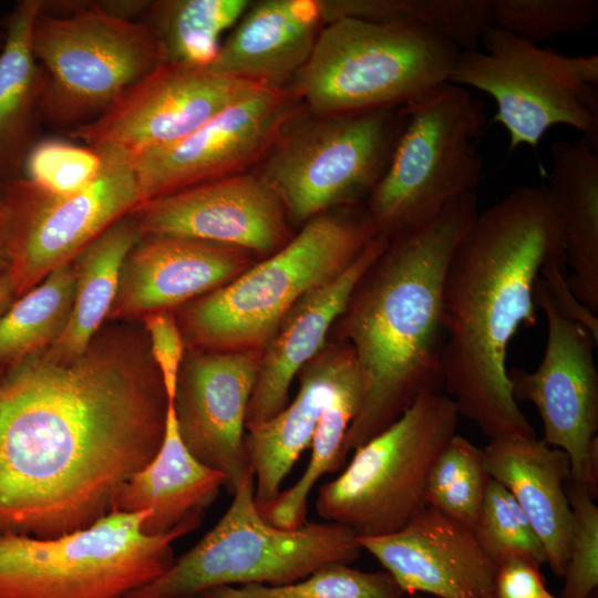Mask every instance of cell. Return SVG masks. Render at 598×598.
Instances as JSON below:
<instances>
[{"label":"cell","mask_w":598,"mask_h":598,"mask_svg":"<svg viewBox=\"0 0 598 598\" xmlns=\"http://www.w3.org/2000/svg\"><path fill=\"white\" fill-rule=\"evenodd\" d=\"M158 372L111 347L69 361L44 351L0 375V534L53 538L112 509L161 447Z\"/></svg>","instance_id":"obj_1"},{"label":"cell","mask_w":598,"mask_h":598,"mask_svg":"<svg viewBox=\"0 0 598 598\" xmlns=\"http://www.w3.org/2000/svg\"><path fill=\"white\" fill-rule=\"evenodd\" d=\"M555 261L566 257L546 186L516 187L478 212L448 261L443 390L489 440L536 436L513 398L506 360L517 330L536 323V282Z\"/></svg>","instance_id":"obj_2"},{"label":"cell","mask_w":598,"mask_h":598,"mask_svg":"<svg viewBox=\"0 0 598 598\" xmlns=\"http://www.w3.org/2000/svg\"><path fill=\"white\" fill-rule=\"evenodd\" d=\"M477 214L476 192L458 197L425 225L391 239L357 285L341 317L362 399L343 442L342 463L420 395L442 393L444 277Z\"/></svg>","instance_id":"obj_3"},{"label":"cell","mask_w":598,"mask_h":598,"mask_svg":"<svg viewBox=\"0 0 598 598\" xmlns=\"http://www.w3.org/2000/svg\"><path fill=\"white\" fill-rule=\"evenodd\" d=\"M375 236L368 213L320 214L278 251L194 300L187 338L208 351H262L291 308L349 267Z\"/></svg>","instance_id":"obj_4"},{"label":"cell","mask_w":598,"mask_h":598,"mask_svg":"<svg viewBox=\"0 0 598 598\" xmlns=\"http://www.w3.org/2000/svg\"><path fill=\"white\" fill-rule=\"evenodd\" d=\"M460 52L416 22L342 18L320 30L292 92L317 116L400 107L448 82Z\"/></svg>","instance_id":"obj_5"},{"label":"cell","mask_w":598,"mask_h":598,"mask_svg":"<svg viewBox=\"0 0 598 598\" xmlns=\"http://www.w3.org/2000/svg\"><path fill=\"white\" fill-rule=\"evenodd\" d=\"M150 509L111 511L53 538L0 534V598H127L175 561L172 544L200 519L150 535Z\"/></svg>","instance_id":"obj_6"},{"label":"cell","mask_w":598,"mask_h":598,"mask_svg":"<svg viewBox=\"0 0 598 598\" xmlns=\"http://www.w3.org/2000/svg\"><path fill=\"white\" fill-rule=\"evenodd\" d=\"M402 107L406 122L368 206L375 235L389 240L475 192L484 166L474 141L486 117L466 87L445 82Z\"/></svg>","instance_id":"obj_7"},{"label":"cell","mask_w":598,"mask_h":598,"mask_svg":"<svg viewBox=\"0 0 598 598\" xmlns=\"http://www.w3.org/2000/svg\"><path fill=\"white\" fill-rule=\"evenodd\" d=\"M254 477L241 483L218 523L157 579L127 598H186L218 586H282L323 564H351L362 551L359 536L333 522L298 528L270 525L259 513Z\"/></svg>","instance_id":"obj_8"},{"label":"cell","mask_w":598,"mask_h":598,"mask_svg":"<svg viewBox=\"0 0 598 598\" xmlns=\"http://www.w3.org/2000/svg\"><path fill=\"white\" fill-rule=\"evenodd\" d=\"M31 42L45 75L42 123L64 134L97 120L127 89L167 63L147 24L94 11L61 17L40 11Z\"/></svg>","instance_id":"obj_9"},{"label":"cell","mask_w":598,"mask_h":598,"mask_svg":"<svg viewBox=\"0 0 598 598\" xmlns=\"http://www.w3.org/2000/svg\"><path fill=\"white\" fill-rule=\"evenodd\" d=\"M484 50L461 51L448 82L488 94L493 121L509 134V151L536 147L555 125H567L592 146L598 141V55L568 56L491 27Z\"/></svg>","instance_id":"obj_10"},{"label":"cell","mask_w":598,"mask_h":598,"mask_svg":"<svg viewBox=\"0 0 598 598\" xmlns=\"http://www.w3.org/2000/svg\"><path fill=\"white\" fill-rule=\"evenodd\" d=\"M458 412L443 393L420 395L391 425L358 446L318 492L316 511L359 537L392 534L425 506L429 471L456 434Z\"/></svg>","instance_id":"obj_11"},{"label":"cell","mask_w":598,"mask_h":598,"mask_svg":"<svg viewBox=\"0 0 598 598\" xmlns=\"http://www.w3.org/2000/svg\"><path fill=\"white\" fill-rule=\"evenodd\" d=\"M293 121L268 152L260 175L281 198L288 218L307 223L372 193L406 115L400 106Z\"/></svg>","instance_id":"obj_12"},{"label":"cell","mask_w":598,"mask_h":598,"mask_svg":"<svg viewBox=\"0 0 598 598\" xmlns=\"http://www.w3.org/2000/svg\"><path fill=\"white\" fill-rule=\"evenodd\" d=\"M100 153L104 159L101 174L73 194H48L22 176L0 185L10 217L8 274L17 298L53 270L71 264L102 233L141 205L131 159Z\"/></svg>","instance_id":"obj_13"},{"label":"cell","mask_w":598,"mask_h":598,"mask_svg":"<svg viewBox=\"0 0 598 598\" xmlns=\"http://www.w3.org/2000/svg\"><path fill=\"white\" fill-rule=\"evenodd\" d=\"M536 302L547 321V343L533 372L507 369L514 400L532 402L544 425L543 441L564 451L570 477L598 493V373L594 341L581 324L563 317L539 276Z\"/></svg>","instance_id":"obj_14"},{"label":"cell","mask_w":598,"mask_h":598,"mask_svg":"<svg viewBox=\"0 0 598 598\" xmlns=\"http://www.w3.org/2000/svg\"><path fill=\"white\" fill-rule=\"evenodd\" d=\"M298 111L293 92L260 85L185 137L132 158L141 205L239 174L268 154Z\"/></svg>","instance_id":"obj_15"},{"label":"cell","mask_w":598,"mask_h":598,"mask_svg":"<svg viewBox=\"0 0 598 598\" xmlns=\"http://www.w3.org/2000/svg\"><path fill=\"white\" fill-rule=\"evenodd\" d=\"M260 85L209 65L167 62L127 89L97 120L68 136L132 159L185 137Z\"/></svg>","instance_id":"obj_16"},{"label":"cell","mask_w":598,"mask_h":598,"mask_svg":"<svg viewBox=\"0 0 598 598\" xmlns=\"http://www.w3.org/2000/svg\"><path fill=\"white\" fill-rule=\"evenodd\" d=\"M143 236H172L271 255L289 237L288 215L259 174H235L140 205L132 213Z\"/></svg>","instance_id":"obj_17"},{"label":"cell","mask_w":598,"mask_h":598,"mask_svg":"<svg viewBox=\"0 0 598 598\" xmlns=\"http://www.w3.org/2000/svg\"><path fill=\"white\" fill-rule=\"evenodd\" d=\"M262 351H208L181 367L173 402L188 451L220 472L233 495L254 474L244 439Z\"/></svg>","instance_id":"obj_18"},{"label":"cell","mask_w":598,"mask_h":598,"mask_svg":"<svg viewBox=\"0 0 598 598\" xmlns=\"http://www.w3.org/2000/svg\"><path fill=\"white\" fill-rule=\"evenodd\" d=\"M404 594L436 598H494L497 566L473 532L425 506L400 530L359 537Z\"/></svg>","instance_id":"obj_19"},{"label":"cell","mask_w":598,"mask_h":598,"mask_svg":"<svg viewBox=\"0 0 598 598\" xmlns=\"http://www.w3.org/2000/svg\"><path fill=\"white\" fill-rule=\"evenodd\" d=\"M254 265L247 250L204 240L143 236L126 257L113 316L168 310L224 286Z\"/></svg>","instance_id":"obj_20"},{"label":"cell","mask_w":598,"mask_h":598,"mask_svg":"<svg viewBox=\"0 0 598 598\" xmlns=\"http://www.w3.org/2000/svg\"><path fill=\"white\" fill-rule=\"evenodd\" d=\"M389 243L375 235L349 267L303 296L286 315L262 350L246 430L268 421L288 405L293 379L323 350L330 328L343 315L357 285Z\"/></svg>","instance_id":"obj_21"},{"label":"cell","mask_w":598,"mask_h":598,"mask_svg":"<svg viewBox=\"0 0 598 598\" xmlns=\"http://www.w3.org/2000/svg\"><path fill=\"white\" fill-rule=\"evenodd\" d=\"M358 364L344 342L322 350L299 372L295 399L274 417L247 430L244 445L254 474L257 508L274 501L302 452L311 446L321 413Z\"/></svg>","instance_id":"obj_22"},{"label":"cell","mask_w":598,"mask_h":598,"mask_svg":"<svg viewBox=\"0 0 598 598\" xmlns=\"http://www.w3.org/2000/svg\"><path fill=\"white\" fill-rule=\"evenodd\" d=\"M491 477L515 498L538 536L546 563L564 577L571 539L573 515L565 484L568 455L537 436L491 439L483 448Z\"/></svg>","instance_id":"obj_23"},{"label":"cell","mask_w":598,"mask_h":598,"mask_svg":"<svg viewBox=\"0 0 598 598\" xmlns=\"http://www.w3.org/2000/svg\"><path fill=\"white\" fill-rule=\"evenodd\" d=\"M321 23L318 0L251 4L209 66L228 76L282 87L309 59Z\"/></svg>","instance_id":"obj_24"},{"label":"cell","mask_w":598,"mask_h":598,"mask_svg":"<svg viewBox=\"0 0 598 598\" xmlns=\"http://www.w3.org/2000/svg\"><path fill=\"white\" fill-rule=\"evenodd\" d=\"M223 486L225 476L199 462L184 444L174 405L168 402L159 450L118 488L111 511L150 509L143 530L164 534L186 520L202 519Z\"/></svg>","instance_id":"obj_25"},{"label":"cell","mask_w":598,"mask_h":598,"mask_svg":"<svg viewBox=\"0 0 598 598\" xmlns=\"http://www.w3.org/2000/svg\"><path fill=\"white\" fill-rule=\"evenodd\" d=\"M560 221L566 281L592 312L598 310V155L586 140L550 146L546 186Z\"/></svg>","instance_id":"obj_26"},{"label":"cell","mask_w":598,"mask_h":598,"mask_svg":"<svg viewBox=\"0 0 598 598\" xmlns=\"http://www.w3.org/2000/svg\"><path fill=\"white\" fill-rule=\"evenodd\" d=\"M42 0L18 1L4 19L0 52V185L22 176L40 140L45 75L32 51V29Z\"/></svg>","instance_id":"obj_27"},{"label":"cell","mask_w":598,"mask_h":598,"mask_svg":"<svg viewBox=\"0 0 598 598\" xmlns=\"http://www.w3.org/2000/svg\"><path fill=\"white\" fill-rule=\"evenodd\" d=\"M142 230L130 214L102 233L72 261L74 299L68 322L56 341L44 352L69 361L86 352L116 298L124 261L142 239Z\"/></svg>","instance_id":"obj_28"},{"label":"cell","mask_w":598,"mask_h":598,"mask_svg":"<svg viewBox=\"0 0 598 598\" xmlns=\"http://www.w3.org/2000/svg\"><path fill=\"white\" fill-rule=\"evenodd\" d=\"M247 0H155L137 21L161 41L167 62L208 66L218 55L223 33L249 8Z\"/></svg>","instance_id":"obj_29"},{"label":"cell","mask_w":598,"mask_h":598,"mask_svg":"<svg viewBox=\"0 0 598 598\" xmlns=\"http://www.w3.org/2000/svg\"><path fill=\"white\" fill-rule=\"evenodd\" d=\"M361 399L362 382L357 369L342 382L321 413L311 442L310 461L301 477L258 509L270 525L293 529L307 522V501L315 484L323 474L336 472L343 465V442L359 412Z\"/></svg>","instance_id":"obj_30"},{"label":"cell","mask_w":598,"mask_h":598,"mask_svg":"<svg viewBox=\"0 0 598 598\" xmlns=\"http://www.w3.org/2000/svg\"><path fill=\"white\" fill-rule=\"evenodd\" d=\"M73 262L49 274L0 317V367L49 349L62 333L74 299Z\"/></svg>","instance_id":"obj_31"},{"label":"cell","mask_w":598,"mask_h":598,"mask_svg":"<svg viewBox=\"0 0 598 598\" xmlns=\"http://www.w3.org/2000/svg\"><path fill=\"white\" fill-rule=\"evenodd\" d=\"M491 478L483 448L455 434L429 471L426 506L473 532Z\"/></svg>","instance_id":"obj_32"},{"label":"cell","mask_w":598,"mask_h":598,"mask_svg":"<svg viewBox=\"0 0 598 598\" xmlns=\"http://www.w3.org/2000/svg\"><path fill=\"white\" fill-rule=\"evenodd\" d=\"M473 535L498 566L512 557L546 563L544 547L513 495L497 481L488 482Z\"/></svg>","instance_id":"obj_33"},{"label":"cell","mask_w":598,"mask_h":598,"mask_svg":"<svg viewBox=\"0 0 598 598\" xmlns=\"http://www.w3.org/2000/svg\"><path fill=\"white\" fill-rule=\"evenodd\" d=\"M243 598H403L388 571L368 573L340 561L321 565L306 578L282 586L246 584Z\"/></svg>","instance_id":"obj_34"},{"label":"cell","mask_w":598,"mask_h":598,"mask_svg":"<svg viewBox=\"0 0 598 598\" xmlns=\"http://www.w3.org/2000/svg\"><path fill=\"white\" fill-rule=\"evenodd\" d=\"M597 17L598 0H493L494 25L535 45L577 33Z\"/></svg>","instance_id":"obj_35"},{"label":"cell","mask_w":598,"mask_h":598,"mask_svg":"<svg viewBox=\"0 0 598 598\" xmlns=\"http://www.w3.org/2000/svg\"><path fill=\"white\" fill-rule=\"evenodd\" d=\"M103 165L102 154L92 147L40 138L24 161L22 177L48 194L69 195L94 182Z\"/></svg>","instance_id":"obj_36"},{"label":"cell","mask_w":598,"mask_h":598,"mask_svg":"<svg viewBox=\"0 0 598 598\" xmlns=\"http://www.w3.org/2000/svg\"><path fill=\"white\" fill-rule=\"evenodd\" d=\"M573 524L561 598H588L598 587V507L587 486L567 481Z\"/></svg>","instance_id":"obj_37"},{"label":"cell","mask_w":598,"mask_h":598,"mask_svg":"<svg viewBox=\"0 0 598 598\" xmlns=\"http://www.w3.org/2000/svg\"><path fill=\"white\" fill-rule=\"evenodd\" d=\"M403 17L461 51L477 49L483 34L494 25L493 0H403Z\"/></svg>","instance_id":"obj_38"},{"label":"cell","mask_w":598,"mask_h":598,"mask_svg":"<svg viewBox=\"0 0 598 598\" xmlns=\"http://www.w3.org/2000/svg\"><path fill=\"white\" fill-rule=\"evenodd\" d=\"M143 321L167 400L173 403L184 355L182 331L168 310L145 315Z\"/></svg>","instance_id":"obj_39"},{"label":"cell","mask_w":598,"mask_h":598,"mask_svg":"<svg viewBox=\"0 0 598 598\" xmlns=\"http://www.w3.org/2000/svg\"><path fill=\"white\" fill-rule=\"evenodd\" d=\"M540 565L526 557H512L497 566L494 598H540L547 592Z\"/></svg>","instance_id":"obj_40"},{"label":"cell","mask_w":598,"mask_h":598,"mask_svg":"<svg viewBox=\"0 0 598 598\" xmlns=\"http://www.w3.org/2000/svg\"><path fill=\"white\" fill-rule=\"evenodd\" d=\"M564 265L558 261L550 262L540 271L549 299L563 317L585 327L597 343L598 319L570 290L563 272Z\"/></svg>","instance_id":"obj_41"},{"label":"cell","mask_w":598,"mask_h":598,"mask_svg":"<svg viewBox=\"0 0 598 598\" xmlns=\"http://www.w3.org/2000/svg\"><path fill=\"white\" fill-rule=\"evenodd\" d=\"M151 0H42L41 13L68 16L78 11H94L118 19L137 21Z\"/></svg>","instance_id":"obj_42"},{"label":"cell","mask_w":598,"mask_h":598,"mask_svg":"<svg viewBox=\"0 0 598 598\" xmlns=\"http://www.w3.org/2000/svg\"><path fill=\"white\" fill-rule=\"evenodd\" d=\"M10 243L11 234L9 210L0 189V275L8 272L10 268Z\"/></svg>","instance_id":"obj_43"},{"label":"cell","mask_w":598,"mask_h":598,"mask_svg":"<svg viewBox=\"0 0 598 598\" xmlns=\"http://www.w3.org/2000/svg\"><path fill=\"white\" fill-rule=\"evenodd\" d=\"M16 299L17 295L11 276L8 272L0 275V317Z\"/></svg>","instance_id":"obj_44"},{"label":"cell","mask_w":598,"mask_h":598,"mask_svg":"<svg viewBox=\"0 0 598 598\" xmlns=\"http://www.w3.org/2000/svg\"><path fill=\"white\" fill-rule=\"evenodd\" d=\"M198 598H243L239 589L231 586H218L197 595Z\"/></svg>","instance_id":"obj_45"},{"label":"cell","mask_w":598,"mask_h":598,"mask_svg":"<svg viewBox=\"0 0 598 598\" xmlns=\"http://www.w3.org/2000/svg\"><path fill=\"white\" fill-rule=\"evenodd\" d=\"M4 42H6V32L3 28L0 27V52L3 49Z\"/></svg>","instance_id":"obj_46"},{"label":"cell","mask_w":598,"mask_h":598,"mask_svg":"<svg viewBox=\"0 0 598 598\" xmlns=\"http://www.w3.org/2000/svg\"><path fill=\"white\" fill-rule=\"evenodd\" d=\"M406 598H436V597H427V596H423L422 594H413V595H409V597Z\"/></svg>","instance_id":"obj_47"},{"label":"cell","mask_w":598,"mask_h":598,"mask_svg":"<svg viewBox=\"0 0 598 598\" xmlns=\"http://www.w3.org/2000/svg\"><path fill=\"white\" fill-rule=\"evenodd\" d=\"M540 598H556V597H554L551 594H549V592L547 591V592H546L544 596H542Z\"/></svg>","instance_id":"obj_48"},{"label":"cell","mask_w":598,"mask_h":598,"mask_svg":"<svg viewBox=\"0 0 598 598\" xmlns=\"http://www.w3.org/2000/svg\"><path fill=\"white\" fill-rule=\"evenodd\" d=\"M588 598H597V590L594 591Z\"/></svg>","instance_id":"obj_49"},{"label":"cell","mask_w":598,"mask_h":598,"mask_svg":"<svg viewBox=\"0 0 598 598\" xmlns=\"http://www.w3.org/2000/svg\"><path fill=\"white\" fill-rule=\"evenodd\" d=\"M2 372H0V375H1Z\"/></svg>","instance_id":"obj_50"}]
</instances>
